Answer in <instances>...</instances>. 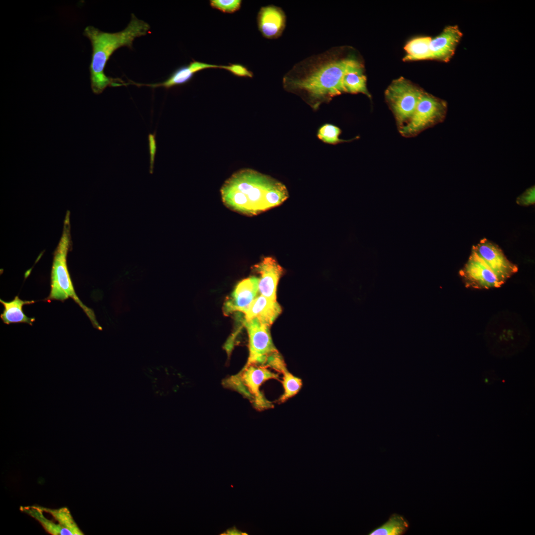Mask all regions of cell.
<instances>
[{
  "instance_id": "1",
  "label": "cell",
  "mask_w": 535,
  "mask_h": 535,
  "mask_svg": "<svg viewBox=\"0 0 535 535\" xmlns=\"http://www.w3.org/2000/svg\"><path fill=\"white\" fill-rule=\"evenodd\" d=\"M363 65L362 60L352 49L331 48L296 63L283 77V87L317 110L322 104L346 93V75Z\"/></svg>"
},
{
  "instance_id": "2",
  "label": "cell",
  "mask_w": 535,
  "mask_h": 535,
  "mask_svg": "<svg viewBox=\"0 0 535 535\" xmlns=\"http://www.w3.org/2000/svg\"><path fill=\"white\" fill-rule=\"evenodd\" d=\"M220 194L227 208L248 216L278 206L289 197L281 182L249 168L234 172L222 185Z\"/></svg>"
},
{
  "instance_id": "3",
  "label": "cell",
  "mask_w": 535,
  "mask_h": 535,
  "mask_svg": "<svg viewBox=\"0 0 535 535\" xmlns=\"http://www.w3.org/2000/svg\"><path fill=\"white\" fill-rule=\"evenodd\" d=\"M150 29L148 23L138 19L133 13L127 27L119 32H104L93 26L85 28L83 35L90 40L92 48L89 70L91 88L94 94L102 93L107 87L123 85V81L105 74L107 63L119 48L127 47L132 49L135 39L146 35Z\"/></svg>"
},
{
  "instance_id": "4",
  "label": "cell",
  "mask_w": 535,
  "mask_h": 535,
  "mask_svg": "<svg viewBox=\"0 0 535 535\" xmlns=\"http://www.w3.org/2000/svg\"><path fill=\"white\" fill-rule=\"evenodd\" d=\"M70 212L67 211L61 236L54 254L51 271V291L44 301L63 302L71 298L84 311L94 325L100 328L93 312L86 306L76 294L67 265V256L71 243Z\"/></svg>"
},
{
  "instance_id": "5",
  "label": "cell",
  "mask_w": 535,
  "mask_h": 535,
  "mask_svg": "<svg viewBox=\"0 0 535 535\" xmlns=\"http://www.w3.org/2000/svg\"><path fill=\"white\" fill-rule=\"evenodd\" d=\"M270 379H279V375L265 366L250 365L226 379L225 384L249 398L256 409L262 410L273 407L260 390L262 384Z\"/></svg>"
},
{
  "instance_id": "6",
  "label": "cell",
  "mask_w": 535,
  "mask_h": 535,
  "mask_svg": "<svg viewBox=\"0 0 535 535\" xmlns=\"http://www.w3.org/2000/svg\"><path fill=\"white\" fill-rule=\"evenodd\" d=\"M447 111L446 101L425 91L409 120L399 129L405 137L416 136L422 131L442 122Z\"/></svg>"
},
{
  "instance_id": "7",
  "label": "cell",
  "mask_w": 535,
  "mask_h": 535,
  "mask_svg": "<svg viewBox=\"0 0 535 535\" xmlns=\"http://www.w3.org/2000/svg\"><path fill=\"white\" fill-rule=\"evenodd\" d=\"M424 91L401 77L393 80L385 92V97L396 119L398 129L412 116Z\"/></svg>"
},
{
  "instance_id": "8",
  "label": "cell",
  "mask_w": 535,
  "mask_h": 535,
  "mask_svg": "<svg viewBox=\"0 0 535 535\" xmlns=\"http://www.w3.org/2000/svg\"><path fill=\"white\" fill-rule=\"evenodd\" d=\"M249 338V357L244 367L250 365L265 366L268 359L278 352L273 344L270 333V326L257 319L244 321Z\"/></svg>"
},
{
  "instance_id": "9",
  "label": "cell",
  "mask_w": 535,
  "mask_h": 535,
  "mask_svg": "<svg viewBox=\"0 0 535 535\" xmlns=\"http://www.w3.org/2000/svg\"><path fill=\"white\" fill-rule=\"evenodd\" d=\"M459 274L465 285L470 288L488 289L498 288L504 284L473 251Z\"/></svg>"
},
{
  "instance_id": "10",
  "label": "cell",
  "mask_w": 535,
  "mask_h": 535,
  "mask_svg": "<svg viewBox=\"0 0 535 535\" xmlns=\"http://www.w3.org/2000/svg\"><path fill=\"white\" fill-rule=\"evenodd\" d=\"M472 251L485 262L504 283L518 270V266L507 259L498 245L486 238L482 239L477 244L473 246Z\"/></svg>"
},
{
  "instance_id": "11",
  "label": "cell",
  "mask_w": 535,
  "mask_h": 535,
  "mask_svg": "<svg viewBox=\"0 0 535 535\" xmlns=\"http://www.w3.org/2000/svg\"><path fill=\"white\" fill-rule=\"evenodd\" d=\"M259 277L252 276L238 282L231 295L224 302L223 307L224 313L225 315L236 312L244 313L251 303L259 294Z\"/></svg>"
},
{
  "instance_id": "12",
  "label": "cell",
  "mask_w": 535,
  "mask_h": 535,
  "mask_svg": "<svg viewBox=\"0 0 535 535\" xmlns=\"http://www.w3.org/2000/svg\"><path fill=\"white\" fill-rule=\"evenodd\" d=\"M257 22L264 38L276 39L282 35L286 27V14L279 6L272 4L264 6L258 11Z\"/></svg>"
},
{
  "instance_id": "13",
  "label": "cell",
  "mask_w": 535,
  "mask_h": 535,
  "mask_svg": "<svg viewBox=\"0 0 535 535\" xmlns=\"http://www.w3.org/2000/svg\"><path fill=\"white\" fill-rule=\"evenodd\" d=\"M254 269L260 274L259 293L271 300L276 301L277 286L284 273L282 267L274 258H264L254 266Z\"/></svg>"
},
{
  "instance_id": "14",
  "label": "cell",
  "mask_w": 535,
  "mask_h": 535,
  "mask_svg": "<svg viewBox=\"0 0 535 535\" xmlns=\"http://www.w3.org/2000/svg\"><path fill=\"white\" fill-rule=\"evenodd\" d=\"M463 34L457 25L448 26L437 37L431 38L430 59L449 61L454 54Z\"/></svg>"
},
{
  "instance_id": "15",
  "label": "cell",
  "mask_w": 535,
  "mask_h": 535,
  "mask_svg": "<svg viewBox=\"0 0 535 535\" xmlns=\"http://www.w3.org/2000/svg\"><path fill=\"white\" fill-rule=\"evenodd\" d=\"M282 309L277 302L259 294L244 312V321L253 319L270 326L280 314Z\"/></svg>"
},
{
  "instance_id": "16",
  "label": "cell",
  "mask_w": 535,
  "mask_h": 535,
  "mask_svg": "<svg viewBox=\"0 0 535 535\" xmlns=\"http://www.w3.org/2000/svg\"><path fill=\"white\" fill-rule=\"evenodd\" d=\"M209 68H219V65L209 64L193 60L189 64L176 69L166 80L162 82L144 84L136 83L131 81V84L138 86H145L152 88L163 87L169 89L188 82L196 73Z\"/></svg>"
},
{
  "instance_id": "17",
  "label": "cell",
  "mask_w": 535,
  "mask_h": 535,
  "mask_svg": "<svg viewBox=\"0 0 535 535\" xmlns=\"http://www.w3.org/2000/svg\"><path fill=\"white\" fill-rule=\"evenodd\" d=\"M0 302L3 305L4 310L0 317L3 323L9 324L12 323H26L32 325L35 319L25 315L23 311L24 305H30L35 302L34 300L28 301L20 299L18 296L9 302L1 299Z\"/></svg>"
},
{
  "instance_id": "18",
  "label": "cell",
  "mask_w": 535,
  "mask_h": 535,
  "mask_svg": "<svg viewBox=\"0 0 535 535\" xmlns=\"http://www.w3.org/2000/svg\"><path fill=\"white\" fill-rule=\"evenodd\" d=\"M431 40V38L429 37H420L409 41L404 47L406 54L403 60L430 59L429 45Z\"/></svg>"
},
{
  "instance_id": "19",
  "label": "cell",
  "mask_w": 535,
  "mask_h": 535,
  "mask_svg": "<svg viewBox=\"0 0 535 535\" xmlns=\"http://www.w3.org/2000/svg\"><path fill=\"white\" fill-rule=\"evenodd\" d=\"M364 65L349 72L344 79V86L346 93H362L371 98L367 88V78L364 74Z\"/></svg>"
},
{
  "instance_id": "20",
  "label": "cell",
  "mask_w": 535,
  "mask_h": 535,
  "mask_svg": "<svg viewBox=\"0 0 535 535\" xmlns=\"http://www.w3.org/2000/svg\"><path fill=\"white\" fill-rule=\"evenodd\" d=\"M20 510L38 521L45 530L51 535H71L68 531L56 523L54 520L46 517L39 506H21Z\"/></svg>"
},
{
  "instance_id": "21",
  "label": "cell",
  "mask_w": 535,
  "mask_h": 535,
  "mask_svg": "<svg viewBox=\"0 0 535 535\" xmlns=\"http://www.w3.org/2000/svg\"><path fill=\"white\" fill-rule=\"evenodd\" d=\"M40 507L44 511L49 514L59 525L68 531L71 535H83L67 508L51 509Z\"/></svg>"
},
{
  "instance_id": "22",
  "label": "cell",
  "mask_w": 535,
  "mask_h": 535,
  "mask_svg": "<svg viewBox=\"0 0 535 535\" xmlns=\"http://www.w3.org/2000/svg\"><path fill=\"white\" fill-rule=\"evenodd\" d=\"M409 528L407 521L402 516L393 514L385 523L373 530L370 535H401Z\"/></svg>"
},
{
  "instance_id": "23",
  "label": "cell",
  "mask_w": 535,
  "mask_h": 535,
  "mask_svg": "<svg viewBox=\"0 0 535 535\" xmlns=\"http://www.w3.org/2000/svg\"><path fill=\"white\" fill-rule=\"evenodd\" d=\"M283 374L281 381L284 388L283 394L279 399L281 403L295 395L300 390L302 385V380L290 373L287 368L280 372Z\"/></svg>"
},
{
  "instance_id": "24",
  "label": "cell",
  "mask_w": 535,
  "mask_h": 535,
  "mask_svg": "<svg viewBox=\"0 0 535 535\" xmlns=\"http://www.w3.org/2000/svg\"><path fill=\"white\" fill-rule=\"evenodd\" d=\"M341 132L340 129L338 127L331 124H325L320 128L317 136L321 141L329 144L335 145L349 141L339 138Z\"/></svg>"
},
{
  "instance_id": "25",
  "label": "cell",
  "mask_w": 535,
  "mask_h": 535,
  "mask_svg": "<svg viewBox=\"0 0 535 535\" xmlns=\"http://www.w3.org/2000/svg\"><path fill=\"white\" fill-rule=\"evenodd\" d=\"M211 6L222 12L233 13L238 11L242 4L241 0H211Z\"/></svg>"
},
{
  "instance_id": "26",
  "label": "cell",
  "mask_w": 535,
  "mask_h": 535,
  "mask_svg": "<svg viewBox=\"0 0 535 535\" xmlns=\"http://www.w3.org/2000/svg\"><path fill=\"white\" fill-rule=\"evenodd\" d=\"M219 68L226 70L234 76L239 77L253 78V73L245 66L239 63H229L228 65H219Z\"/></svg>"
},
{
  "instance_id": "27",
  "label": "cell",
  "mask_w": 535,
  "mask_h": 535,
  "mask_svg": "<svg viewBox=\"0 0 535 535\" xmlns=\"http://www.w3.org/2000/svg\"><path fill=\"white\" fill-rule=\"evenodd\" d=\"M535 203V186L527 189L516 199V203L522 206H528Z\"/></svg>"
},
{
  "instance_id": "28",
  "label": "cell",
  "mask_w": 535,
  "mask_h": 535,
  "mask_svg": "<svg viewBox=\"0 0 535 535\" xmlns=\"http://www.w3.org/2000/svg\"><path fill=\"white\" fill-rule=\"evenodd\" d=\"M149 145L150 154V169L152 170L154 167L155 156L157 149L155 134H150L149 135Z\"/></svg>"
}]
</instances>
